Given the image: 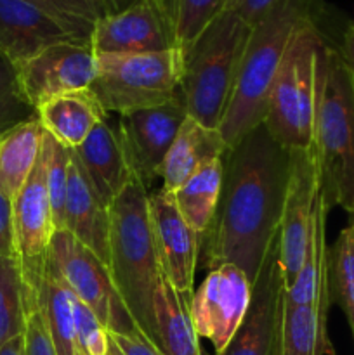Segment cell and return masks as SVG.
<instances>
[{"instance_id":"cell-42","label":"cell","mask_w":354,"mask_h":355,"mask_svg":"<svg viewBox=\"0 0 354 355\" xmlns=\"http://www.w3.org/2000/svg\"><path fill=\"white\" fill-rule=\"evenodd\" d=\"M106 355H124V354H121V350L117 347V343L111 340V336H110V347H108V354Z\"/></svg>"},{"instance_id":"cell-39","label":"cell","mask_w":354,"mask_h":355,"mask_svg":"<svg viewBox=\"0 0 354 355\" xmlns=\"http://www.w3.org/2000/svg\"><path fill=\"white\" fill-rule=\"evenodd\" d=\"M339 52L344 58V61L347 62V66L354 68V21H351L347 24L346 31H344L342 47L339 49Z\"/></svg>"},{"instance_id":"cell-33","label":"cell","mask_w":354,"mask_h":355,"mask_svg":"<svg viewBox=\"0 0 354 355\" xmlns=\"http://www.w3.org/2000/svg\"><path fill=\"white\" fill-rule=\"evenodd\" d=\"M51 14L85 42L92 40L94 26L104 16L99 0H23Z\"/></svg>"},{"instance_id":"cell-4","label":"cell","mask_w":354,"mask_h":355,"mask_svg":"<svg viewBox=\"0 0 354 355\" xmlns=\"http://www.w3.org/2000/svg\"><path fill=\"white\" fill-rule=\"evenodd\" d=\"M314 151L328 208L354 214V78L339 49L325 44L314 121Z\"/></svg>"},{"instance_id":"cell-35","label":"cell","mask_w":354,"mask_h":355,"mask_svg":"<svg viewBox=\"0 0 354 355\" xmlns=\"http://www.w3.org/2000/svg\"><path fill=\"white\" fill-rule=\"evenodd\" d=\"M23 336L26 355H58L38 307L31 309L28 314L26 329H24Z\"/></svg>"},{"instance_id":"cell-19","label":"cell","mask_w":354,"mask_h":355,"mask_svg":"<svg viewBox=\"0 0 354 355\" xmlns=\"http://www.w3.org/2000/svg\"><path fill=\"white\" fill-rule=\"evenodd\" d=\"M228 151L229 148L219 128L205 127L194 118L187 116L160 168L162 189L176 193L198 170L214 159L224 158Z\"/></svg>"},{"instance_id":"cell-40","label":"cell","mask_w":354,"mask_h":355,"mask_svg":"<svg viewBox=\"0 0 354 355\" xmlns=\"http://www.w3.org/2000/svg\"><path fill=\"white\" fill-rule=\"evenodd\" d=\"M139 0H99L101 7L104 10V16H110V14H118L121 10H125L127 7L134 6Z\"/></svg>"},{"instance_id":"cell-17","label":"cell","mask_w":354,"mask_h":355,"mask_svg":"<svg viewBox=\"0 0 354 355\" xmlns=\"http://www.w3.org/2000/svg\"><path fill=\"white\" fill-rule=\"evenodd\" d=\"M82 42L75 31L23 0H0V54L14 64L28 61L56 44Z\"/></svg>"},{"instance_id":"cell-10","label":"cell","mask_w":354,"mask_h":355,"mask_svg":"<svg viewBox=\"0 0 354 355\" xmlns=\"http://www.w3.org/2000/svg\"><path fill=\"white\" fill-rule=\"evenodd\" d=\"M252 302V283L233 263L210 269L191 297L189 312L200 338H207L215 354L226 349L242 326Z\"/></svg>"},{"instance_id":"cell-18","label":"cell","mask_w":354,"mask_h":355,"mask_svg":"<svg viewBox=\"0 0 354 355\" xmlns=\"http://www.w3.org/2000/svg\"><path fill=\"white\" fill-rule=\"evenodd\" d=\"M65 229L108 266L110 205L94 189L73 149L65 203Z\"/></svg>"},{"instance_id":"cell-36","label":"cell","mask_w":354,"mask_h":355,"mask_svg":"<svg viewBox=\"0 0 354 355\" xmlns=\"http://www.w3.org/2000/svg\"><path fill=\"white\" fill-rule=\"evenodd\" d=\"M16 257L12 222V198L0 191V259Z\"/></svg>"},{"instance_id":"cell-41","label":"cell","mask_w":354,"mask_h":355,"mask_svg":"<svg viewBox=\"0 0 354 355\" xmlns=\"http://www.w3.org/2000/svg\"><path fill=\"white\" fill-rule=\"evenodd\" d=\"M0 355H26L24 352V336L10 340L0 349Z\"/></svg>"},{"instance_id":"cell-31","label":"cell","mask_w":354,"mask_h":355,"mask_svg":"<svg viewBox=\"0 0 354 355\" xmlns=\"http://www.w3.org/2000/svg\"><path fill=\"white\" fill-rule=\"evenodd\" d=\"M42 156H44L45 186H47L54 225L56 229H65V203L69 180L71 149L65 148L61 142H58L51 134L45 132Z\"/></svg>"},{"instance_id":"cell-14","label":"cell","mask_w":354,"mask_h":355,"mask_svg":"<svg viewBox=\"0 0 354 355\" xmlns=\"http://www.w3.org/2000/svg\"><path fill=\"white\" fill-rule=\"evenodd\" d=\"M90 45L97 55L179 49L162 0H139L121 12L103 16L94 26Z\"/></svg>"},{"instance_id":"cell-20","label":"cell","mask_w":354,"mask_h":355,"mask_svg":"<svg viewBox=\"0 0 354 355\" xmlns=\"http://www.w3.org/2000/svg\"><path fill=\"white\" fill-rule=\"evenodd\" d=\"M73 153L85 170L94 189L108 205L113 203L115 198L134 179L118 132L108 123L106 118L96 125L89 137L73 149Z\"/></svg>"},{"instance_id":"cell-45","label":"cell","mask_w":354,"mask_h":355,"mask_svg":"<svg viewBox=\"0 0 354 355\" xmlns=\"http://www.w3.org/2000/svg\"><path fill=\"white\" fill-rule=\"evenodd\" d=\"M351 69V73H353V78H354V68H349Z\"/></svg>"},{"instance_id":"cell-34","label":"cell","mask_w":354,"mask_h":355,"mask_svg":"<svg viewBox=\"0 0 354 355\" xmlns=\"http://www.w3.org/2000/svg\"><path fill=\"white\" fill-rule=\"evenodd\" d=\"M73 321H75L76 347L89 355H106L110 347V333L101 319L82 300L71 293Z\"/></svg>"},{"instance_id":"cell-2","label":"cell","mask_w":354,"mask_h":355,"mask_svg":"<svg viewBox=\"0 0 354 355\" xmlns=\"http://www.w3.org/2000/svg\"><path fill=\"white\" fill-rule=\"evenodd\" d=\"M148 194L137 179H132L110 205L108 269L132 321L151 342L155 293L163 272L153 236Z\"/></svg>"},{"instance_id":"cell-37","label":"cell","mask_w":354,"mask_h":355,"mask_svg":"<svg viewBox=\"0 0 354 355\" xmlns=\"http://www.w3.org/2000/svg\"><path fill=\"white\" fill-rule=\"evenodd\" d=\"M278 0H228L224 9L242 17L246 24L255 26Z\"/></svg>"},{"instance_id":"cell-23","label":"cell","mask_w":354,"mask_h":355,"mask_svg":"<svg viewBox=\"0 0 354 355\" xmlns=\"http://www.w3.org/2000/svg\"><path fill=\"white\" fill-rule=\"evenodd\" d=\"M37 113L44 130L68 149L78 148L108 116L90 89L54 97L38 106Z\"/></svg>"},{"instance_id":"cell-30","label":"cell","mask_w":354,"mask_h":355,"mask_svg":"<svg viewBox=\"0 0 354 355\" xmlns=\"http://www.w3.org/2000/svg\"><path fill=\"white\" fill-rule=\"evenodd\" d=\"M172 23L177 47L187 49L224 10L228 0H162Z\"/></svg>"},{"instance_id":"cell-11","label":"cell","mask_w":354,"mask_h":355,"mask_svg":"<svg viewBox=\"0 0 354 355\" xmlns=\"http://www.w3.org/2000/svg\"><path fill=\"white\" fill-rule=\"evenodd\" d=\"M186 118L180 96L162 106L120 114L117 132L128 168L148 191L160 179L163 159Z\"/></svg>"},{"instance_id":"cell-16","label":"cell","mask_w":354,"mask_h":355,"mask_svg":"<svg viewBox=\"0 0 354 355\" xmlns=\"http://www.w3.org/2000/svg\"><path fill=\"white\" fill-rule=\"evenodd\" d=\"M149 217L162 272L183 297H193L200 236L177 210L174 194L158 189L148 194Z\"/></svg>"},{"instance_id":"cell-44","label":"cell","mask_w":354,"mask_h":355,"mask_svg":"<svg viewBox=\"0 0 354 355\" xmlns=\"http://www.w3.org/2000/svg\"><path fill=\"white\" fill-rule=\"evenodd\" d=\"M76 355H89V354H85V352H82V350H78V354Z\"/></svg>"},{"instance_id":"cell-38","label":"cell","mask_w":354,"mask_h":355,"mask_svg":"<svg viewBox=\"0 0 354 355\" xmlns=\"http://www.w3.org/2000/svg\"><path fill=\"white\" fill-rule=\"evenodd\" d=\"M110 336L124 355H162L146 340V336L141 331L130 333V335H115V333H110Z\"/></svg>"},{"instance_id":"cell-6","label":"cell","mask_w":354,"mask_h":355,"mask_svg":"<svg viewBox=\"0 0 354 355\" xmlns=\"http://www.w3.org/2000/svg\"><path fill=\"white\" fill-rule=\"evenodd\" d=\"M325 38L314 17L298 26L276 73L264 125L288 151L314 146V121Z\"/></svg>"},{"instance_id":"cell-7","label":"cell","mask_w":354,"mask_h":355,"mask_svg":"<svg viewBox=\"0 0 354 355\" xmlns=\"http://www.w3.org/2000/svg\"><path fill=\"white\" fill-rule=\"evenodd\" d=\"M183 71V49L146 54H99L97 76L90 90L106 114L132 113L177 99Z\"/></svg>"},{"instance_id":"cell-9","label":"cell","mask_w":354,"mask_h":355,"mask_svg":"<svg viewBox=\"0 0 354 355\" xmlns=\"http://www.w3.org/2000/svg\"><path fill=\"white\" fill-rule=\"evenodd\" d=\"M12 222L21 276L30 302L37 307L38 291L44 283L52 236L56 232L42 155L30 179L12 200Z\"/></svg>"},{"instance_id":"cell-3","label":"cell","mask_w":354,"mask_h":355,"mask_svg":"<svg viewBox=\"0 0 354 355\" xmlns=\"http://www.w3.org/2000/svg\"><path fill=\"white\" fill-rule=\"evenodd\" d=\"M316 0H278L252 26L238 80L219 130L231 149L266 120L267 99L287 49L302 23L314 17Z\"/></svg>"},{"instance_id":"cell-5","label":"cell","mask_w":354,"mask_h":355,"mask_svg":"<svg viewBox=\"0 0 354 355\" xmlns=\"http://www.w3.org/2000/svg\"><path fill=\"white\" fill-rule=\"evenodd\" d=\"M252 26L224 9L187 49L180 97L187 116L219 128L229 106Z\"/></svg>"},{"instance_id":"cell-25","label":"cell","mask_w":354,"mask_h":355,"mask_svg":"<svg viewBox=\"0 0 354 355\" xmlns=\"http://www.w3.org/2000/svg\"><path fill=\"white\" fill-rule=\"evenodd\" d=\"M44 135L45 130L38 118L0 135V191L12 200L37 166Z\"/></svg>"},{"instance_id":"cell-1","label":"cell","mask_w":354,"mask_h":355,"mask_svg":"<svg viewBox=\"0 0 354 355\" xmlns=\"http://www.w3.org/2000/svg\"><path fill=\"white\" fill-rule=\"evenodd\" d=\"M290 151L259 125L224 156L217 214L207 231L208 269L233 263L250 283L280 238Z\"/></svg>"},{"instance_id":"cell-27","label":"cell","mask_w":354,"mask_h":355,"mask_svg":"<svg viewBox=\"0 0 354 355\" xmlns=\"http://www.w3.org/2000/svg\"><path fill=\"white\" fill-rule=\"evenodd\" d=\"M37 307L58 355L78 354L75 321H73L71 291L52 274L49 267L45 270L40 291H38Z\"/></svg>"},{"instance_id":"cell-8","label":"cell","mask_w":354,"mask_h":355,"mask_svg":"<svg viewBox=\"0 0 354 355\" xmlns=\"http://www.w3.org/2000/svg\"><path fill=\"white\" fill-rule=\"evenodd\" d=\"M47 267L56 277L101 319L108 331L130 335L139 331L125 309L106 263L66 229L52 236Z\"/></svg>"},{"instance_id":"cell-26","label":"cell","mask_w":354,"mask_h":355,"mask_svg":"<svg viewBox=\"0 0 354 355\" xmlns=\"http://www.w3.org/2000/svg\"><path fill=\"white\" fill-rule=\"evenodd\" d=\"M224 182V158L198 170L174 194L177 210L200 238L207 234L219 208Z\"/></svg>"},{"instance_id":"cell-28","label":"cell","mask_w":354,"mask_h":355,"mask_svg":"<svg viewBox=\"0 0 354 355\" xmlns=\"http://www.w3.org/2000/svg\"><path fill=\"white\" fill-rule=\"evenodd\" d=\"M30 302L16 257L0 259V349L10 340L24 335Z\"/></svg>"},{"instance_id":"cell-12","label":"cell","mask_w":354,"mask_h":355,"mask_svg":"<svg viewBox=\"0 0 354 355\" xmlns=\"http://www.w3.org/2000/svg\"><path fill=\"white\" fill-rule=\"evenodd\" d=\"M319 193L321 184L314 146L311 149L290 151V179L278 238L280 269L285 288L294 283L304 263L309 227Z\"/></svg>"},{"instance_id":"cell-32","label":"cell","mask_w":354,"mask_h":355,"mask_svg":"<svg viewBox=\"0 0 354 355\" xmlns=\"http://www.w3.org/2000/svg\"><path fill=\"white\" fill-rule=\"evenodd\" d=\"M35 118L38 113L21 89L16 64L0 54V135Z\"/></svg>"},{"instance_id":"cell-15","label":"cell","mask_w":354,"mask_h":355,"mask_svg":"<svg viewBox=\"0 0 354 355\" xmlns=\"http://www.w3.org/2000/svg\"><path fill=\"white\" fill-rule=\"evenodd\" d=\"M283 277L278 241L267 253L252 284V302L231 342L215 355H278Z\"/></svg>"},{"instance_id":"cell-24","label":"cell","mask_w":354,"mask_h":355,"mask_svg":"<svg viewBox=\"0 0 354 355\" xmlns=\"http://www.w3.org/2000/svg\"><path fill=\"white\" fill-rule=\"evenodd\" d=\"M328 309L281 300L278 355H335L326 329Z\"/></svg>"},{"instance_id":"cell-29","label":"cell","mask_w":354,"mask_h":355,"mask_svg":"<svg viewBox=\"0 0 354 355\" xmlns=\"http://www.w3.org/2000/svg\"><path fill=\"white\" fill-rule=\"evenodd\" d=\"M330 300L346 314L354 336V231L351 225L342 229L328 248Z\"/></svg>"},{"instance_id":"cell-21","label":"cell","mask_w":354,"mask_h":355,"mask_svg":"<svg viewBox=\"0 0 354 355\" xmlns=\"http://www.w3.org/2000/svg\"><path fill=\"white\" fill-rule=\"evenodd\" d=\"M328 205L319 193L309 227L304 263L295 276L294 283L285 288L283 298L292 305H321L330 309L328 286V246H326V215Z\"/></svg>"},{"instance_id":"cell-22","label":"cell","mask_w":354,"mask_h":355,"mask_svg":"<svg viewBox=\"0 0 354 355\" xmlns=\"http://www.w3.org/2000/svg\"><path fill=\"white\" fill-rule=\"evenodd\" d=\"M189 304L191 300L162 274L155 293V328L149 342L162 355H203Z\"/></svg>"},{"instance_id":"cell-13","label":"cell","mask_w":354,"mask_h":355,"mask_svg":"<svg viewBox=\"0 0 354 355\" xmlns=\"http://www.w3.org/2000/svg\"><path fill=\"white\" fill-rule=\"evenodd\" d=\"M21 89L35 110L62 94L90 89L97 76L92 45L65 42L47 47L16 66Z\"/></svg>"},{"instance_id":"cell-43","label":"cell","mask_w":354,"mask_h":355,"mask_svg":"<svg viewBox=\"0 0 354 355\" xmlns=\"http://www.w3.org/2000/svg\"><path fill=\"white\" fill-rule=\"evenodd\" d=\"M349 225H351V227H353V231H354V214L351 215V222H349Z\"/></svg>"}]
</instances>
